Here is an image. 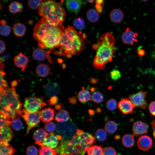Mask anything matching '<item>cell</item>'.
Listing matches in <instances>:
<instances>
[{"label": "cell", "instance_id": "obj_1", "mask_svg": "<svg viewBox=\"0 0 155 155\" xmlns=\"http://www.w3.org/2000/svg\"><path fill=\"white\" fill-rule=\"evenodd\" d=\"M65 29L62 24H51L42 17L35 25L33 35L40 48L53 49L58 47Z\"/></svg>", "mask_w": 155, "mask_h": 155}, {"label": "cell", "instance_id": "obj_2", "mask_svg": "<svg viewBox=\"0 0 155 155\" xmlns=\"http://www.w3.org/2000/svg\"><path fill=\"white\" fill-rule=\"evenodd\" d=\"M95 142V137L91 134L77 129L71 139L61 140L55 150L60 155H84L87 149Z\"/></svg>", "mask_w": 155, "mask_h": 155}, {"label": "cell", "instance_id": "obj_3", "mask_svg": "<svg viewBox=\"0 0 155 155\" xmlns=\"http://www.w3.org/2000/svg\"><path fill=\"white\" fill-rule=\"evenodd\" d=\"M85 48L84 37L73 27L68 26L61 35L57 51L54 53L64 55L67 58L78 54Z\"/></svg>", "mask_w": 155, "mask_h": 155}, {"label": "cell", "instance_id": "obj_4", "mask_svg": "<svg viewBox=\"0 0 155 155\" xmlns=\"http://www.w3.org/2000/svg\"><path fill=\"white\" fill-rule=\"evenodd\" d=\"M115 42L113 34L107 32L102 34L97 42L92 45L93 49L96 51L93 63L96 69L102 70L106 63L112 61L115 51Z\"/></svg>", "mask_w": 155, "mask_h": 155}, {"label": "cell", "instance_id": "obj_5", "mask_svg": "<svg viewBox=\"0 0 155 155\" xmlns=\"http://www.w3.org/2000/svg\"><path fill=\"white\" fill-rule=\"evenodd\" d=\"M22 105L19 96L14 88H6L0 92V112L7 115L11 120L22 114Z\"/></svg>", "mask_w": 155, "mask_h": 155}, {"label": "cell", "instance_id": "obj_6", "mask_svg": "<svg viewBox=\"0 0 155 155\" xmlns=\"http://www.w3.org/2000/svg\"><path fill=\"white\" fill-rule=\"evenodd\" d=\"M38 14L49 23L62 24L66 12L62 5L55 1L44 0L38 8Z\"/></svg>", "mask_w": 155, "mask_h": 155}, {"label": "cell", "instance_id": "obj_7", "mask_svg": "<svg viewBox=\"0 0 155 155\" xmlns=\"http://www.w3.org/2000/svg\"><path fill=\"white\" fill-rule=\"evenodd\" d=\"M75 125L71 122L58 123L56 131L62 137L61 140L67 141L71 139L75 134L77 130Z\"/></svg>", "mask_w": 155, "mask_h": 155}, {"label": "cell", "instance_id": "obj_8", "mask_svg": "<svg viewBox=\"0 0 155 155\" xmlns=\"http://www.w3.org/2000/svg\"><path fill=\"white\" fill-rule=\"evenodd\" d=\"M22 114L21 115L26 122L27 125V129L26 135L29 133L32 128L35 127L40 122L41 117L40 111L31 113L25 109L22 110Z\"/></svg>", "mask_w": 155, "mask_h": 155}, {"label": "cell", "instance_id": "obj_9", "mask_svg": "<svg viewBox=\"0 0 155 155\" xmlns=\"http://www.w3.org/2000/svg\"><path fill=\"white\" fill-rule=\"evenodd\" d=\"M43 101V98L41 97H28L25 99L24 107L28 112L31 113H34L46 105V104Z\"/></svg>", "mask_w": 155, "mask_h": 155}, {"label": "cell", "instance_id": "obj_10", "mask_svg": "<svg viewBox=\"0 0 155 155\" xmlns=\"http://www.w3.org/2000/svg\"><path fill=\"white\" fill-rule=\"evenodd\" d=\"M146 95V92L142 91L129 95V98L135 107L145 109L147 106Z\"/></svg>", "mask_w": 155, "mask_h": 155}, {"label": "cell", "instance_id": "obj_11", "mask_svg": "<svg viewBox=\"0 0 155 155\" xmlns=\"http://www.w3.org/2000/svg\"><path fill=\"white\" fill-rule=\"evenodd\" d=\"M118 107L121 113L127 115L132 113L135 106L129 99L124 98L118 102Z\"/></svg>", "mask_w": 155, "mask_h": 155}, {"label": "cell", "instance_id": "obj_12", "mask_svg": "<svg viewBox=\"0 0 155 155\" xmlns=\"http://www.w3.org/2000/svg\"><path fill=\"white\" fill-rule=\"evenodd\" d=\"M11 126H5L0 128V144H9L13 137L14 134L11 129Z\"/></svg>", "mask_w": 155, "mask_h": 155}, {"label": "cell", "instance_id": "obj_13", "mask_svg": "<svg viewBox=\"0 0 155 155\" xmlns=\"http://www.w3.org/2000/svg\"><path fill=\"white\" fill-rule=\"evenodd\" d=\"M148 125L147 123L141 121H137L133 125L132 131L135 135L147 134L148 130Z\"/></svg>", "mask_w": 155, "mask_h": 155}, {"label": "cell", "instance_id": "obj_14", "mask_svg": "<svg viewBox=\"0 0 155 155\" xmlns=\"http://www.w3.org/2000/svg\"><path fill=\"white\" fill-rule=\"evenodd\" d=\"M152 144V141L149 136L143 135L139 137L137 141L138 147L143 151H147L150 149Z\"/></svg>", "mask_w": 155, "mask_h": 155}, {"label": "cell", "instance_id": "obj_15", "mask_svg": "<svg viewBox=\"0 0 155 155\" xmlns=\"http://www.w3.org/2000/svg\"><path fill=\"white\" fill-rule=\"evenodd\" d=\"M60 87L59 84L57 83H50L44 86V91L46 96L48 97H52L55 96L59 92Z\"/></svg>", "mask_w": 155, "mask_h": 155}, {"label": "cell", "instance_id": "obj_16", "mask_svg": "<svg viewBox=\"0 0 155 155\" xmlns=\"http://www.w3.org/2000/svg\"><path fill=\"white\" fill-rule=\"evenodd\" d=\"M137 33L130 30L129 28H127L122 34L121 39L125 43L133 44L135 42L137 41Z\"/></svg>", "mask_w": 155, "mask_h": 155}, {"label": "cell", "instance_id": "obj_17", "mask_svg": "<svg viewBox=\"0 0 155 155\" xmlns=\"http://www.w3.org/2000/svg\"><path fill=\"white\" fill-rule=\"evenodd\" d=\"M59 139L57 136L53 133H49L48 136L42 143L41 146H45L53 148L56 147L59 144Z\"/></svg>", "mask_w": 155, "mask_h": 155}, {"label": "cell", "instance_id": "obj_18", "mask_svg": "<svg viewBox=\"0 0 155 155\" xmlns=\"http://www.w3.org/2000/svg\"><path fill=\"white\" fill-rule=\"evenodd\" d=\"M27 57L24 54L20 53L14 58V62L17 67L21 68L24 71L28 63Z\"/></svg>", "mask_w": 155, "mask_h": 155}, {"label": "cell", "instance_id": "obj_19", "mask_svg": "<svg viewBox=\"0 0 155 155\" xmlns=\"http://www.w3.org/2000/svg\"><path fill=\"white\" fill-rule=\"evenodd\" d=\"M48 134L44 129L41 128H39L36 130L33 135V138L35 141V143L41 146Z\"/></svg>", "mask_w": 155, "mask_h": 155}, {"label": "cell", "instance_id": "obj_20", "mask_svg": "<svg viewBox=\"0 0 155 155\" xmlns=\"http://www.w3.org/2000/svg\"><path fill=\"white\" fill-rule=\"evenodd\" d=\"M65 5L68 10L71 12L77 13L82 6L81 0H68L65 1Z\"/></svg>", "mask_w": 155, "mask_h": 155}, {"label": "cell", "instance_id": "obj_21", "mask_svg": "<svg viewBox=\"0 0 155 155\" xmlns=\"http://www.w3.org/2000/svg\"><path fill=\"white\" fill-rule=\"evenodd\" d=\"M55 111L50 108H46L41 111V120L43 122L49 123L53 120L54 118Z\"/></svg>", "mask_w": 155, "mask_h": 155}, {"label": "cell", "instance_id": "obj_22", "mask_svg": "<svg viewBox=\"0 0 155 155\" xmlns=\"http://www.w3.org/2000/svg\"><path fill=\"white\" fill-rule=\"evenodd\" d=\"M109 16L112 21L115 23L121 22L124 18L123 12L118 9H115L112 10L110 13Z\"/></svg>", "mask_w": 155, "mask_h": 155}, {"label": "cell", "instance_id": "obj_23", "mask_svg": "<svg viewBox=\"0 0 155 155\" xmlns=\"http://www.w3.org/2000/svg\"><path fill=\"white\" fill-rule=\"evenodd\" d=\"M36 71L37 74L41 77H45L49 75L50 69L47 64L41 63L37 67Z\"/></svg>", "mask_w": 155, "mask_h": 155}, {"label": "cell", "instance_id": "obj_24", "mask_svg": "<svg viewBox=\"0 0 155 155\" xmlns=\"http://www.w3.org/2000/svg\"><path fill=\"white\" fill-rule=\"evenodd\" d=\"M70 117L69 112L64 109H61L56 114L55 120L60 123H65L68 121Z\"/></svg>", "mask_w": 155, "mask_h": 155}, {"label": "cell", "instance_id": "obj_25", "mask_svg": "<svg viewBox=\"0 0 155 155\" xmlns=\"http://www.w3.org/2000/svg\"><path fill=\"white\" fill-rule=\"evenodd\" d=\"M12 28L14 34L18 37H21L23 36L26 31V28L25 25L23 23L20 22L15 23Z\"/></svg>", "mask_w": 155, "mask_h": 155}, {"label": "cell", "instance_id": "obj_26", "mask_svg": "<svg viewBox=\"0 0 155 155\" xmlns=\"http://www.w3.org/2000/svg\"><path fill=\"white\" fill-rule=\"evenodd\" d=\"M78 98L79 101L82 103H85L92 100L90 93L84 88L79 92Z\"/></svg>", "mask_w": 155, "mask_h": 155}, {"label": "cell", "instance_id": "obj_27", "mask_svg": "<svg viewBox=\"0 0 155 155\" xmlns=\"http://www.w3.org/2000/svg\"><path fill=\"white\" fill-rule=\"evenodd\" d=\"M123 145L127 148H131L135 144L133 136L129 134H126L123 136L121 140Z\"/></svg>", "mask_w": 155, "mask_h": 155}, {"label": "cell", "instance_id": "obj_28", "mask_svg": "<svg viewBox=\"0 0 155 155\" xmlns=\"http://www.w3.org/2000/svg\"><path fill=\"white\" fill-rule=\"evenodd\" d=\"M46 54L45 52L40 48H36L32 52V56L35 59L39 61H43L46 58Z\"/></svg>", "mask_w": 155, "mask_h": 155}, {"label": "cell", "instance_id": "obj_29", "mask_svg": "<svg viewBox=\"0 0 155 155\" xmlns=\"http://www.w3.org/2000/svg\"><path fill=\"white\" fill-rule=\"evenodd\" d=\"M15 151V149L9 144H0V155H12Z\"/></svg>", "mask_w": 155, "mask_h": 155}, {"label": "cell", "instance_id": "obj_30", "mask_svg": "<svg viewBox=\"0 0 155 155\" xmlns=\"http://www.w3.org/2000/svg\"><path fill=\"white\" fill-rule=\"evenodd\" d=\"M23 6L22 4L17 1H14L9 4V9L10 12L12 13H16L22 11Z\"/></svg>", "mask_w": 155, "mask_h": 155}, {"label": "cell", "instance_id": "obj_31", "mask_svg": "<svg viewBox=\"0 0 155 155\" xmlns=\"http://www.w3.org/2000/svg\"><path fill=\"white\" fill-rule=\"evenodd\" d=\"M0 34L3 36H7L10 34L11 28V27L6 24L5 21L3 19L0 21Z\"/></svg>", "mask_w": 155, "mask_h": 155}, {"label": "cell", "instance_id": "obj_32", "mask_svg": "<svg viewBox=\"0 0 155 155\" xmlns=\"http://www.w3.org/2000/svg\"><path fill=\"white\" fill-rule=\"evenodd\" d=\"M88 155H103L101 146L94 145L89 147L86 150Z\"/></svg>", "mask_w": 155, "mask_h": 155}, {"label": "cell", "instance_id": "obj_33", "mask_svg": "<svg viewBox=\"0 0 155 155\" xmlns=\"http://www.w3.org/2000/svg\"><path fill=\"white\" fill-rule=\"evenodd\" d=\"M86 16L88 20L92 22H96L99 18V15L98 11L94 9H90L88 11Z\"/></svg>", "mask_w": 155, "mask_h": 155}, {"label": "cell", "instance_id": "obj_34", "mask_svg": "<svg viewBox=\"0 0 155 155\" xmlns=\"http://www.w3.org/2000/svg\"><path fill=\"white\" fill-rule=\"evenodd\" d=\"M117 125L116 123L113 121H108L105 124V130L108 133H114L117 131Z\"/></svg>", "mask_w": 155, "mask_h": 155}, {"label": "cell", "instance_id": "obj_35", "mask_svg": "<svg viewBox=\"0 0 155 155\" xmlns=\"http://www.w3.org/2000/svg\"><path fill=\"white\" fill-rule=\"evenodd\" d=\"M57 154L54 149L47 146H41L39 150V155H56Z\"/></svg>", "mask_w": 155, "mask_h": 155}, {"label": "cell", "instance_id": "obj_36", "mask_svg": "<svg viewBox=\"0 0 155 155\" xmlns=\"http://www.w3.org/2000/svg\"><path fill=\"white\" fill-rule=\"evenodd\" d=\"M10 118L6 115L0 112V128L5 126H11Z\"/></svg>", "mask_w": 155, "mask_h": 155}, {"label": "cell", "instance_id": "obj_37", "mask_svg": "<svg viewBox=\"0 0 155 155\" xmlns=\"http://www.w3.org/2000/svg\"><path fill=\"white\" fill-rule=\"evenodd\" d=\"M11 126L15 131L21 130L23 126V123L20 119V116L16 117L12 120Z\"/></svg>", "mask_w": 155, "mask_h": 155}, {"label": "cell", "instance_id": "obj_38", "mask_svg": "<svg viewBox=\"0 0 155 155\" xmlns=\"http://www.w3.org/2000/svg\"><path fill=\"white\" fill-rule=\"evenodd\" d=\"M95 136L98 141L103 142L105 141L106 138L107 134L105 130L102 129H99L96 131Z\"/></svg>", "mask_w": 155, "mask_h": 155}, {"label": "cell", "instance_id": "obj_39", "mask_svg": "<svg viewBox=\"0 0 155 155\" xmlns=\"http://www.w3.org/2000/svg\"><path fill=\"white\" fill-rule=\"evenodd\" d=\"M92 100L94 102L97 103H102L104 100V96L103 94L98 91L93 92L91 96Z\"/></svg>", "mask_w": 155, "mask_h": 155}, {"label": "cell", "instance_id": "obj_40", "mask_svg": "<svg viewBox=\"0 0 155 155\" xmlns=\"http://www.w3.org/2000/svg\"><path fill=\"white\" fill-rule=\"evenodd\" d=\"M73 24L76 28L79 30H82L85 27V22L82 19L80 18L75 19L73 21Z\"/></svg>", "mask_w": 155, "mask_h": 155}, {"label": "cell", "instance_id": "obj_41", "mask_svg": "<svg viewBox=\"0 0 155 155\" xmlns=\"http://www.w3.org/2000/svg\"><path fill=\"white\" fill-rule=\"evenodd\" d=\"M106 106L109 110L113 111L116 109L118 106V104L115 99L111 98L107 102Z\"/></svg>", "mask_w": 155, "mask_h": 155}, {"label": "cell", "instance_id": "obj_42", "mask_svg": "<svg viewBox=\"0 0 155 155\" xmlns=\"http://www.w3.org/2000/svg\"><path fill=\"white\" fill-rule=\"evenodd\" d=\"M43 0H28V7L31 9H36L39 7Z\"/></svg>", "mask_w": 155, "mask_h": 155}, {"label": "cell", "instance_id": "obj_43", "mask_svg": "<svg viewBox=\"0 0 155 155\" xmlns=\"http://www.w3.org/2000/svg\"><path fill=\"white\" fill-rule=\"evenodd\" d=\"M56 127L55 124L52 122L46 124L44 127L45 130L49 133H53L55 130Z\"/></svg>", "mask_w": 155, "mask_h": 155}, {"label": "cell", "instance_id": "obj_44", "mask_svg": "<svg viewBox=\"0 0 155 155\" xmlns=\"http://www.w3.org/2000/svg\"><path fill=\"white\" fill-rule=\"evenodd\" d=\"M110 76L113 80H117L120 78L121 75L119 70L114 69L110 72Z\"/></svg>", "mask_w": 155, "mask_h": 155}, {"label": "cell", "instance_id": "obj_45", "mask_svg": "<svg viewBox=\"0 0 155 155\" xmlns=\"http://www.w3.org/2000/svg\"><path fill=\"white\" fill-rule=\"evenodd\" d=\"M103 155H117V154L114 148L111 147H108L104 149Z\"/></svg>", "mask_w": 155, "mask_h": 155}, {"label": "cell", "instance_id": "obj_46", "mask_svg": "<svg viewBox=\"0 0 155 155\" xmlns=\"http://www.w3.org/2000/svg\"><path fill=\"white\" fill-rule=\"evenodd\" d=\"M26 152L27 155H37L38 150L35 147L30 146L27 148Z\"/></svg>", "mask_w": 155, "mask_h": 155}, {"label": "cell", "instance_id": "obj_47", "mask_svg": "<svg viewBox=\"0 0 155 155\" xmlns=\"http://www.w3.org/2000/svg\"><path fill=\"white\" fill-rule=\"evenodd\" d=\"M148 108L151 115L152 116H155V100L151 101L150 103Z\"/></svg>", "mask_w": 155, "mask_h": 155}, {"label": "cell", "instance_id": "obj_48", "mask_svg": "<svg viewBox=\"0 0 155 155\" xmlns=\"http://www.w3.org/2000/svg\"><path fill=\"white\" fill-rule=\"evenodd\" d=\"M58 98L56 96H54L51 97L47 102L51 105H55L57 103Z\"/></svg>", "mask_w": 155, "mask_h": 155}, {"label": "cell", "instance_id": "obj_49", "mask_svg": "<svg viewBox=\"0 0 155 155\" xmlns=\"http://www.w3.org/2000/svg\"><path fill=\"white\" fill-rule=\"evenodd\" d=\"M0 53L1 54L4 51L5 48V46L4 42L1 40H0Z\"/></svg>", "mask_w": 155, "mask_h": 155}, {"label": "cell", "instance_id": "obj_50", "mask_svg": "<svg viewBox=\"0 0 155 155\" xmlns=\"http://www.w3.org/2000/svg\"><path fill=\"white\" fill-rule=\"evenodd\" d=\"M69 102L72 104H75L77 102V100L76 97L75 96H72L69 99Z\"/></svg>", "mask_w": 155, "mask_h": 155}, {"label": "cell", "instance_id": "obj_51", "mask_svg": "<svg viewBox=\"0 0 155 155\" xmlns=\"http://www.w3.org/2000/svg\"><path fill=\"white\" fill-rule=\"evenodd\" d=\"M137 54L139 57H141L145 55V51L143 49H140L137 51Z\"/></svg>", "mask_w": 155, "mask_h": 155}, {"label": "cell", "instance_id": "obj_52", "mask_svg": "<svg viewBox=\"0 0 155 155\" xmlns=\"http://www.w3.org/2000/svg\"><path fill=\"white\" fill-rule=\"evenodd\" d=\"M98 81L96 79L93 78H92L90 79V82L91 83L94 84H96Z\"/></svg>", "mask_w": 155, "mask_h": 155}, {"label": "cell", "instance_id": "obj_53", "mask_svg": "<svg viewBox=\"0 0 155 155\" xmlns=\"http://www.w3.org/2000/svg\"><path fill=\"white\" fill-rule=\"evenodd\" d=\"M17 82L16 80L13 81L11 84V85L12 87H16L17 84Z\"/></svg>", "mask_w": 155, "mask_h": 155}, {"label": "cell", "instance_id": "obj_54", "mask_svg": "<svg viewBox=\"0 0 155 155\" xmlns=\"http://www.w3.org/2000/svg\"><path fill=\"white\" fill-rule=\"evenodd\" d=\"M62 104H59L58 105H56L55 108L57 110H60L61 109Z\"/></svg>", "mask_w": 155, "mask_h": 155}, {"label": "cell", "instance_id": "obj_55", "mask_svg": "<svg viewBox=\"0 0 155 155\" xmlns=\"http://www.w3.org/2000/svg\"><path fill=\"white\" fill-rule=\"evenodd\" d=\"M88 112L90 115H93L94 114V111L92 109H90L89 110Z\"/></svg>", "mask_w": 155, "mask_h": 155}, {"label": "cell", "instance_id": "obj_56", "mask_svg": "<svg viewBox=\"0 0 155 155\" xmlns=\"http://www.w3.org/2000/svg\"><path fill=\"white\" fill-rule=\"evenodd\" d=\"M151 125L153 128L155 129V119L153 120L152 122Z\"/></svg>", "mask_w": 155, "mask_h": 155}, {"label": "cell", "instance_id": "obj_57", "mask_svg": "<svg viewBox=\"0 0 155 155\" xmlns=\"http://www.w3.org/2000/svg\"><path fill=\"white\" fill-rule=\"evenodd\" d=\"M96 111L98 113L100 112L101 111V109L100 108H97L96 109Z\"/></svg>", "mask_w": 155, "mask_h": 155}, {"label": "cell", "instance_id": "obj_58", "mask_svg": "<svg viewBox=\"0 0 155 155\" xmlns=\"http://www.w3.org/2000/svg\"><path fill=\"white\" fill-rule=\"evenodd\" d=\"M90 90L92 92H93L95 90V89L94 88H92L90 89Z\"/></svg>", "mask_w": 155, "mask_h": 155}, {"label": "cell", "instance_id": "obj_59", "mask_svg": "<svg viewBox=\"0 0 155 155\" xmlns=\"http://www.w3.org/2000/svg\"><path fill=\"white\" fill-rule=\"evenodd\" d=\"M153 136L154 137V138H155V129H154V131H153Z\"/></svg>", "mask_w": 155, "mask_h": 155}, {"label": "cell", "instance_id": "obj_60", "mask_svg": "<svg viewBox=\"0 0 155 155\" xmlns=\"http://www.w3.org/2000/svg\"><path fill=\"white\" fill-rule=\"evenodd\" d=\"M59 155H71V154H62V155H60V154H59Z\"/></svg>", "mask_w": 155, "mask_h": 155}]
</instances>
